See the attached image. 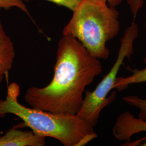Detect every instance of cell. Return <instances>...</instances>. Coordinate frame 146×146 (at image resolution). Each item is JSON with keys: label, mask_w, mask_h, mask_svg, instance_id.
<instances>
[{"label": "cell", "mask_w": 146, "mask_h": 146, "mask_svg": "<svg viewBox=\"0 0 146 146\" xmlns=\"http://www.w3.org/2000/svg\"><path fill=\"white\" fill-rule=\"evenodd\" d=\"M145 28H146V22H145Z\"/></svg>", "instance_id": "obj_15"}, {"label": "cell", "mask_w": 146, "mask_h": 146, "mask_svg": "<svg viewBox=\"0 0 146 146\" xmlns=\"http://www.w3.org/2000/svg\"><path fill=\"white\" fill-rule=\"evenodd\" d=\"M103 71L93 56L75 37L63 35L58 43L51 82L44 87L27 89L24 99L31 108L56 114L76 115L86 88Z\"/></svg>", "instance_id": "obj_1"}, {"label": "cell", "mask_w": 146, "mask_h": 146, "mask_svg": "<svg viewBox=\"0 0 146 146\" xmlns=\"http://www.w3.org/2000/svg\"><path fill=\"white\" fill-rule=\"evenodd\" d=\"M73 12L63 29V35L77 38L94 57L108 59L110 50L107 43L120 30L119 12L116 7L101 0H83Z\"/></svg>", "instance_id": "obj_3"}, {"label": "cell", "mask_w": 146, "mask_h": 146, "mask_svg": "<svg viewBox=\"0 0 146 146\" xmlns=\"http://www.w3.org/2000/svg\"><path fill=\"white\" fill-rule=\"evenodd\" d=\"M125 1L127 4L129 6L131 12L135 19L138 12L143 7V3H144L143 0H125Z\"/></svg>", "instance_id": "obj_12"}, {"label": "cell", "mask_w": 146, "mask_h": 146, "mask_svg": "<svg viewBox=\"0 0 146 146\" xmlns=\"http://www.w3.org/2000/svg\"><path fill=\"white\" fill-rule=\"evenodd\" d=\"M13 7H16L27 14H29L28 8L22 0H0V9L8 10Z\"/></svg>", "instance_id": "obj_10"}, {"label": "cell", "mask_w": 146, "mask_h": 146, "mask_svg": "<svg viewBox=\"0 0 146 146\" xmlns=\"http://www.w3.org/2000/svg\"><path fill=\"white\" fill-rule=\"evenodd\" d=\"M25 1H29V0H25Z\"/></svg>", "instance_id": "obj_16"}, {"label": "cell", "mask_w": 146, "mask_h": 146, "mask_svg": "<svg viewBox=\"0 0 146 146\" xmlns=\"http://www.w3.org/2000/svg\"><path fill=\"white\" fill-rule=\"evenodd\" d=\"M45 1L51 2L58 5L63 6L73 11L78 7V5L81 3V2L83 0H45Z\"/></svg>", "instance_id": "obj_11"}, {"label": "cell", "mask_w": 146, "mask_h": 146, "mask_svg": "<svg viewBox=\"0 0 146 146\" xmlns=\"http://www.w3.org/2000/svg\"><path fill=\"white\" fill-rule=\"evenodd\" d=\"M4 76L5 75H0V85H1V84L2 83V82L3 81V80Z\"/></svg>", "instance_id": "obj_14"}, {"label": "cell", "mask_w": 146, "mask_h": 146, "mask_svg": "<svg viewBox=\"0 0 146 146\" xmlns=\"http://www.w3.org/2000/svg\"><path fill=\"white\" fill-rule=\"evenodd\" d=\"M46 137L33 131H23L13 127L3 135L0 134V146H44Z\"/></svg>", "instance_id": "obj_6"}, {"label": "cell", "mask_w": 146, "mask_h": 146, "mask_svg": "<svg viewBox=\"0 0 146 146\" xmlns=\"http://www.w3.org/2000/svg\"><path fill=\"white\" fill-rule=\"evenodd\" d=\"M139 36V27L134 21L125 29L120 40L117 57L110 72L106 74L93 91H85L83 102L77 116L94 128L98 124L102 110L116 98L115 91L108 96L114 89L120 68L126 58L129 59L134 54V44Z\"/></svg>", "instance_id": "obj_4"}, {"label": "cell", "mask_w": 146, "mask_h": 146, "mask_svg": "<svg viewBox=\"0 0 146 146\" xmlns=\"http://www.w3.org/2000/svg\"><path fill=\"white\" fill-rule=\"evenodd\" d=\"M126 104L139 110L138 117L146 120V99L141 98L136 95H127L122 98Z\"/></svg>", "instance_id": "obj_9"}, {"label": "cell", "mask_w": 146, "mask_h": 146, "mask_svg": "<svg viewBox=\"0 0 146 146\" xmlns=\"http://www.w3.org/2000/svg\"><path fill=\"white\" fill-rule=\"evenodd\" d=\"M15 58L14 44L0 20V75H5L11 70Z\"/></svg>", "instance_id": "obj_7"}, {"label": "cell", "mask_w": 146, "mask_h": 146, "mask_svg": "<svg viewBox=\"0 0 146 146\" xmlns=\"http://www.w3.org/2000/svg\"><path fill=\"white\" fill-rule=\"evenodd\" d=\"M146 65V56L143 60ZM146 82V67L142 69H136L132 71L131 75L127 77H117L114 86V89L121 92L133 84Z\"/></svg>", "instance_id": "obj_8"}, {"label": "cell", "mask_w": 146, "mask_h": 146, "mask_svg": "<svg viewBox=\"0 0 146 146\" xmlns=\"http://www.w3.org/2000/svg\"><path fill=\"white\" fill-rule=\"evenodd\" d=\"M107 2L110 6L116 7L121 3L122 0H101Z\"/></svg>", "instance_id": "obj_13"}, {"label": "cell", "mask_w": 146, "mask_h": 146, "mask_svg": "<svg viewBox=\"0 0 146 146\" xmlns=\"http://www.w3.org/2000/svg\"><path fill=\"white\" fill-rule=\"evenodd\" d=\"M143 131L146 132V120L136 117L129 111L118 116L113 128L114 137L120 141L129 142L133 136ZM140 145L146 146V140Z\"/></svg>", "instance_id": "obj_5"}, {"label": "cell", "mask_w": 146, "mask_h": 146, "mask_svg": "<svg viewBox=\"0 0 146 146\" xmlns=\"http://www.w3.org/2000/svg\"><path fill=\"white\" fill-rule=\"evenodd\" d=\"M20 93L18 84H9L5 99L0 100V117L16 115L35 134L55 139L64 146H82L86 137L96 133L93 127L76 115L56 114L24 106L18 101Z\"/></svg>", "instance_id": "obj_2"}]
</instances>
